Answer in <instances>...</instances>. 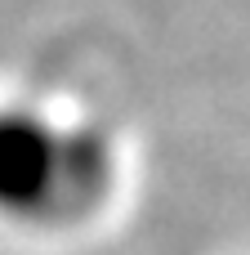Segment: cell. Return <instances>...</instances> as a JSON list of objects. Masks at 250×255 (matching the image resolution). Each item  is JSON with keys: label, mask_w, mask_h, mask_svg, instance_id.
I'll return each instance as SVG.
<instances>
[{"label": "cell", "mask_w": 250, "mask_h": 255, "mask_svg": "<svg viewBox=\"0 0 250 255\" xmlns=\"http://www.w3.org/2000/svg\"><path fill=\"white\" fill-rule=\"evenodd\" d=\"M121 152L89 117L40 99H0V229L67 233L116 193Z\"/></svg>", "instance_id": "1"}]
</instances>
